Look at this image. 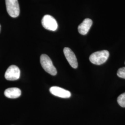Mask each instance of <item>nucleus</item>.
<instances>
[{
    "label": "nucleus",
    "instance_id": "obj_9",
    "mask_svg": "<svg viewBox=\"0 0 125 125\" xmlns=\"http://www.w3.org/2000/svg\"><path fill=\"white\" fill-rule=\"evenodd\" d=\"M21 91L17 88H10L6 89L4 91L5 95L9 98H18L21 95Z\"/></svg>",
    "mask_w": 125,
    "mask_h": 125
},
{
    "label": "nucleus",
    "instance_id": "obj_12",
    "mask_svg": "<svg viewBox=\"0 0 125 125\" xmlns=\"http://www.w3.org/2000/svg\"></svg>",
    "mask_w": 125,
    "mask_h": 125
},
{
    "label": "nucleus",
    "instance_id": "obj_4",
    "mask_svg": "<svg viewBox=\"0 0 125 125\" xmlns=\"http://www.w3.org/2000/svg\"><path fill=\"white\" fill-rule=\"evenodd\" d=\"M42 25L45 29L52 31L57 30L58 27L56 20L50 15H45L43 17L42 20Z\"/></svg>",
    "mask_w": 125,
    "mask_h": 125
},
{
    "label": "nucleus",
    "instance_id": "obj_8",
    "mask_svg": "<svg viewBox=\"0 0 125 125\" xmlns=\"http://www.w3.org/2000/svg\"><path fill=\"white\" fill-rule=\"evenodd\" d=\"M92 24L93 21L91 19L89 18L85 19L78 27V32L82 35L87 34L92 26Z\"/></svg>",
    "mask_w": 125,
    "mask_h": 125
},
{
    "label": "nucleus",
    "instance_id": "obj_5",
    "mask_svg": "<svg viewBox=\"0 0 125 125\" xmlns=\"http://www.w3.org/2000/svg\"><path fill=\"white\" fill-rule=\"evenodd\" d=\"M21 72L17 66L12 65L9 66L5 74V78L9 81L18 80L20 77Z\"/></svg>",
    "mask_w": 125,
    "mask_h": 125
},
{
    "label": "nucleus",
    "instance_id": "obj_6",
    "mask_svg": "<svg viewBox=\"0 0 125 125\" xmlns=\"http://www.w3.org/2000/svg\"><path fill=\"white\" fill-rule=\"evenodd\" d=\"M63 53L68 62L70 65L74 69L78 67V62L76 55L72 50L68 47H65L63 49Z\"/></svg>",
    "mask_w": 125,
    "mask_h": 125
},
{
    "label": "nucleus",
    "instance_id": "obj_10",
    "mask_svg": "<svg viewBox=\"0 0 125 125\" xmlns=\"http://www.w3.org/2000/svg\"><path fill=\"white\" fill-rule=\"evenodd\" d=\"M117 102L121 107H125V92L118 97Z\"/></svg>",
    "mask_w": 125,
    "mask_h": 125
},
{
    "label": "nucleus",
    "instance_id": "obj_1",
    "mask_svg": "<svg viewBox=\"0 0 125 125\" xmlns=\"http://www.w3.org/2000/svg\"><path fill=\"white\" fill-rule=\"evenodd\" d=\"M109 56V53L107 50L98 51L92 54L89 57V60L95 65H101L106 62Z\"/></svg>",
    "mask_w": 125,
    "mask_h": 125
},
{
    "label": "nucleus",
    "instance_id": "obj_2",
    "mask_svg": "<svg viewBox=\"0 0 125 125\" xmlns=\"http://www.w3.org/2000/svg\"><path fill=\"white\" fill-rule=\"evenodd\" d=\"M40 61L42 67L45 72L52 76H55L57 74V70L54 67L52 60L47 55H41L40 56Z\"/></svg>",
    "mask_w": 125,
    "mask_h": 125
},
{
    "label": "nucleus",
    "instance_id": "obj_11",
    "mask_svg": "<svg viewBox=\"0 0 125 125\" xmlns=\"http://www.w3.org/2000/svg\"><path fill=\"white\" fill-rule=\"evenodd\" d=\"M117 74L119 77L125 79V67L120 68L117 71Z\"/></svg>",
    "mask_w": 125,
    "mask_h": 125
},
{
    "label": "nucleus",
    "instance_id": "obj_3",
    "mask_svg": "<svg viewBox=\"0 0 125 125\" xmlns=\"http://www.w3.org/2000/svg\"><path fill=\"white\" fill-rule=\"evenodd\" d=\"M7 12L13 17H17L20 14V6L18 0H5Z\"/></svg>",
    "mask_w": 125,
    "mask_h": 125
},
{
    "label": "nucleus",
    "instance_id": "obj_7",
    "mask_svg": "<svg viewBox=\"0 0 125 125\" xmlns=\"http://www.w3.org/2000/svg\"><path fill=\"white\" fill-rule=\"evenodd\" d=\"M50 92L54 95L62 98H68L71 96V92L62 88L53 86L50 89Z\"/></svg>",
    "mask_w": 125,
    "mask_h": 125
}]
</instances>
